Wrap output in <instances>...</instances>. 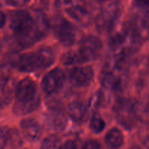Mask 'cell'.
I'll list each match as a JSON object with an SVG mask.
<instances>
[{
	"label": "cell",
	"mask_w": 149,
	"mask_h": 149,
	"mask_svg": "<svg viewBox=\"0 0 149 149\" xmlns=\"http://www.w3.org/2000/svg\"><path fill=\"white\" fill-rule=\"evenodd\" d=\"M46 122L53 130H63L67 125V117L59 105H52L46 113Z\"/></svg>",
	"instance_id": "12"
},
{
	"label": "cell",
	"mask_w": 149,
	"mask_h": 149,
	"mask_svg": "<svg viewBox=\"0 0 149 149\" xmlns=\"http://www.w3.org/2000/svg\"><path fill=\"white\" fill-rule=\"evenodd\" d=\"M55 59L53 50L49 47L43 46L36 51L17 55L13 61V65L20 72H36L51 66Z\"/></svg>",
	"instance_id": "2"
},
{
	"label": "cell",
	"mask_w": 149,
	"mask_h": 149,
	"mask_svg": "<svg viewBox=\"0 0 149 149\" xmlns=\"http://www.w3.org/2000/svg\"><path fill=\"white\" fill-rule=\"evenodd\" d=\"M124 68L113 65L105 68L100 75V82L103 87L111 91H118L124 86Z\"/></svg>",
	"instance_id": "7"
},
{
	"label": "cell",
	"mask_w": 149,
	"mask_h": 149,
	"mask_svg": "<svg viewBox=\"0 0 149 149\" xmlns=\"http://www.w3.org/2000/svg\"><path fill=\"white\" fill-rule=\"evenodd\" d=\"M116 121L126 130H132L138 122L136 105L128 98H120L113 106Z\"/></svg>",
	"instance_id": "3"
},
{
	"label": "cell",
	"mask_w": 149,
	"mask_h": 149,
	"mask_svg": "<svg viewBox=\"0 0 149 149\" xmlns=\"http://www.w3.org/2000/svg\"><path fill=\"white\" fill-rule=\"evenodd\" d=\"M6 23V15L4 13H1V27L4 28V23Z\"/></svg>",
	"instance_id": "27"
},
{
	"label": "cell",
	"mask_w": 149,
	"mask_h": 149,
	"mask_svg": "<svg viewBox=\"0 0 149 149\" xmlns=\"http://www.w3.org/2000/svg\"><path fill=\"white\" fill-rule=\"evenodd\" d=\"M97 1H108V0H97Z\"/></svg>",
	"instance_id": "28"
},
{
	"label": "cell",
	"mask_w": 149,
	"mask_h": 149,
	"mask_svg": "<svg viewBox=\"0 0 149 149\" xmlns=\"http://www.w3.org/2000/svg\"><path fill=\"white\" fill-rule=\"evenodd\" d=\"M9 27L21 48L31 47L42 40L49 31V22L40 10H14L9 15Z\"/></svg>",
	"instance_id": "1"
},
{
	"label": "cell",
	"mask_w": 149,
	"mask_h": 149,
	"mask_svg": "<svg viewBox=\"0 0 149 149\" xmlns=\"http://www.w3.org/2000/svg\"><path fill=\"white\" fill-rule=\"evenodd\" d=\"M80 1H82V0H58V4H59L60 7H62L63 8H64L66 6Z\"/></svg>",
	"instance_id": "26"
},
{
	"label": "cell",
	"mask_w": 149,
	"mask_h": 149,
	"mask_svg": "<svg viewBox=\"0 0 149 149\" xmlns=\"http://www.w3.org/2000/svg\"><path fill=\"white\" fill-rule=\"evenodd\" d=\"M89 105L81 100H74L68 104V112L70 118L77 124H82L89 113Z\"/></svg>",
	"instance_id": "15"
},
{
	"label": "cell",
	"mask_w": 149,
	"mask_h": 149,
	"mask_svg": "<svg viewBox=\"0 0 149 149\" xmlns=\"http://www.w3.org/2000/svg\"><path fill=\"white\" fill-rule=\"evenodd\" d=\"M61 63L65 65H73L83 63L82 60L77 50H70L63 54Z\"/></svg>",
	"instance_id": "20"
},
{
	"label": "cell",
	"mask_w": 149,
	"mask_h": 149,
	"mask_svg": "<svg viewBox=\"0 0 149 149\" xmlns=\"http://www.w3.org/2000/svg\"><path fill=\"white\" fill-rule=\"evenodd\" d=\"M134 4L138 9L145 12L149 8V0H134Z\"/></svg>",
	"instance_id": "24"
},
{
	"label": "cell",
	"mask_w": 149,
	"mask_h": 149,
	"mask_svg": "<svg viewBox=\"0 0 149 149\" xmlns=\"http://www.w3.org/2000/svg\"><path fill=\"white\" fill-rule=\"evenodd\" d=\"M65 81V74L64 71L61 68L56 67L44 76L41 86L45 94L52 95L61 89Z\"/></svg>",
	"instance_id": "8"
},
{
	"label": "cell",
	"mask_w": 149,
	"mask_h": 149,
	"mask_svg": "<svg viewBox=\"0 0 149 149\" xmlns=\"http://www.w3.org/2000/svg\"><path fill=\"white\" fill-rule=\"evenodd\" d=\"M106 122L100 113H95L93 115L90 122V129L95 134H99L106 128Z\"/></svg>",
	"instance_id": "19"
},
{
	"label": "cell",
	"mask_w": 149,
	"mask_h": 149,
	"mask_svg": "<svg viewBox=\"0 0 149 149\" xmlns=\"http://www.w3.org/2000/svg\"><path fill=\"white\" fill-rule=\"evenodd\" d=\"M20 130L23 138L30 143L36 142L42 135L40 125L33 118H26L20 122Z\"/></svg>",
	"instance_id": "13"
},
{
	"label": "cell",
	"mask_w": 149,
	"mask_h": 149,
	"mask_svg": "<svg viewBox=\"0 0 149 149\" xmlns=\"http://www.w3.org/2000/svg\"><path fill=\"white\" fill-rule=\"evenodd\" d=\"M13 93L15 89L13 88V81L9 77H1V108L3 109L5 106L10 104L13 99Z\"/></svg>",
	"instance_id": "18"
},
{
	"label": "cell",
	"mask_w": 149,
	"mask_h": 149,
	"mask_svg": "<svg viewBox=\"0 0 149 149\" xmlns=\"http://www.w3.org/2000/svg\"><path fill=\"white\" fill-rule=\"evenodd\" d=\"M15 97L17 102H29L40 96L36 82L32 79L26 77L18 81L15 87Z\"/></svg>",
	"instance_id": "9"
},
{
	"label": "cell",
	"mask_w": 149,
	"mask_h": 149,
	"mask_svg": "<svg viewBox=\"0 0 149 149\" xmlns=\"http://www.w3.org/2000/svg\"><path fill=\"white\" fill-rule=\"evenodd\" d=\"M78 148V143L74 140H68L62 143L61 148Z\"/></svg>",
	"instance_id": "25"
},
{
	"label": "cell",
	"mask_w": 149,
	"mask_h": 149,
	"mask_svg": "<svg viewBox=\"0 0 149 149\" xmlns=\"http://www.w3.org/2000/svg\"><path fill=\"white\" fill-rule=\"evenodd\" d=\"M148 146H149V142H148Z\"/></svg>",
	"instance_id": "29"
},
{
	"label": "cell",
	"mask_w": 149,
	"mask_h": 149,
	"mask_svg": "<svg viewBox=\"0 0 149 149\" xmlns=\"http://www.w3.org/2000/svg\"><path fill=\"white\" fill-rule=\"evenodd\" d=\"M1 149L17 148L23 146V141L18 131L15 128L2 127L1 129Z\"/></svg>",
	"instance_id": "14"
},
{
	"label": "cell",
	"mask_w": 149,
	"mask_h": 149,
	"mask_svg": "<svg viewBox=\"0 0 149 149\" xmlns=\"http://www.w3.org/2000/svg\"><path fill=\"white\" fill-rule=\"evenodd\" d=\"M54 33L60 42L65 47H71L76 44L79 36V31L66 19L61 18L55 24Z\"/></svg>",
	"instance_id": "6"
},
{
	"label": "cell",
	"mask_w": 149,
	"mask_h": 149,
	"mask_svg": "<svg viewBox=\"0 0 149 149\" xmlns=\"http://www.w3.org/2000/svg\"><path fill=\"white\" fill-rule=\"evenodd\" d=\"M104 142L109 148H120L125 143V137L120 130L113 127L109 130L107 133L106 134L104 138Z\"/></svg>",
	"instance_id": "17"
},
{
	"label": "cell",
	"mask_w": 149,
	"mask_h": 149,
	"mask_svg": "<svg viewBox=\"0 0 149 149\" xmlns=\"http://www.w3.org/2000/svg\"><path fill=\"white\" fill-rule=\"evenodd\" d=\"M121 6L117 1L106 5L96 17V27L100 31H109L116 24L121 14Z\"/></svg>",
	"instance_id": "5"
},
{
	"label": "cell",
	"mask_w": 149,
	"mask_h": 149,
	"mask_svg": "<svg viewBox=\"0 0 149 149\" xmlns=\"http://www.w3.org/2000/svg\"><path fill=\"white\" fill-rule=\"evenodd\" d=\"M103 49L101 40L94 35H87L81 38L78 51L83 63L97 59Z\"/></svg>",
	"instance_id": "4"
},
{
	"label": "cell",
	"mask_w": 149,
	"mask_h": 149,
	"mask_svg": "<svg viewBox=\"0 0 149 149\" xmlns=\"http://www.w3.org/2000/svg\"><path fill=\"white\" fill-rule=\"evenodd\" d=\"M82 148H101V145L98 141H95V140H88V141H85L81 146Z\"/></svg>",
	"instance_id": "23"
},
{
	"label": "cell",
	"mask_w": 149,
	"mask_h": 149,
	"mask_svg": "<svg viewBox=\"0 0 149 149\" xmlns=\"http://www.w3.org/2000/svg\"><path fill=\"white\" fill-rule=\"evenodd\" d=\"M31 0H5V3L13 7H23L27 5Z\"/></svg>",
	"instance_id": "22"
},
{
	"label": "cell",
	"mask_w": 149,
	"mask_h": 149,
	"mask_svg": "<svg viewBox=\"0 0 149 149\" xmlns=\"http://www.w3.org/2000/svg\"><path fill=\"white\" fill-rule=\"evenodd\" d=\"M61 145L62 143L60 137L53 134L46 137L42 141L40 147L42 148H61Z\"/></svg>",
	"instance_id": "21"
},
{
	"label": "cell",
	"mask_w": 149,
	"mask_h": 149,
	"mask_svg": "<svg viewBox=\"0 0 149 149\" xmlns=\"http://www.w3.org/2000/svg\"><path fill=\"white\" fill-rule=\"evenodd\" d=\"M66 14L81 26H87L91 20V14L85 5L84 0L64 7Z\"/></svg>",
	"instance_id": "11"
},
{
	"label": "cell",
	"mask_w": 149,
	"mask_h": 149,
	"mask_svg": "<svg viewBox=\"0 0 149 149\" xmlns=\"http://www.w3.org/2000/svg\"><path fill=\"white\" fill-rule=\"evenodd\" d=\"M94 71L90 65L76 66L68 71V77L71 84L77 87H87L94 79Z\"/></svg>",
	"instance_id": "10"
},
{
	"label": "cell",
	"mask_w": 149,
	"mask_h": 149,
	"mask_svg": "<svg viewBox=\"0 0 149 149\" xmlns=\"http://www.w3.org/2000/svg\"><path fill=\"white\" fill-rule=\"evenodd\" d=\"M41 103V97L39 96L33 100L29 102H17L13 105V113L17 116H22L32 113L39 108Z\"/></svg>",
	"instance_id": "16"
}]
</instances>
